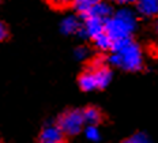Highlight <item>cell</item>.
Masks as SVG:
<instances>
[{
    "label": "cell",
    "instance_id": "1",
    "mask_svg": "<svg viewBox=\"0 0 158 143\" xmlns=\"http://www.w3.org/2000/svg\"><path fill=\"white\" fill-rule=\"evenodd\" d=\"M112 55L108 61L112 65L120 67L126 71H139L143 65L142 51L139 45L135 44L131 38L121 40L112 44Z\"/></svg>",
    "mask_w": 158,
    "mask_h": 143
},
{
    "label": "cell",
    "instance_id": "2",
    "mask_svg": "<svg viewBox=\"0 0 158 143\" xmlns=\"http://www.w3.org/2000/svg\"><path fill=\"white\" fill-rule=\"evenodd\" d=\"M135 27H136V16L130 8L118 10L116 14L104 22V32L112 40V44L131 38Z\"/></svg>",
    "mask_w": 158,
    "mask_h": 143
},
{
    "label": "cell",
    "instance_id": "3",
    "mask_svg": "<svg viewBox=\"0 0 158 143\" xmlns=\"http://www.w3.org/2000/svg\"><path fill=\"white\" fill-rule=\"evenodd\" d=\"M85 124L83 113L79 109H70L61 113V116L57 119V127L63 132V135H77L82 131Z\"/></svg>",
    "mask_w": 158,
    "mask_h": 143
},
{
    "label": "cell",
    "instance_id": "4",
    "mask_svg": "<svg viewBox=\"0 0 158 143\" xmlns=\"http://www.w3.org/2000/svg\"><path fill=\"white\" fill-rule=\"evenodd\" d=\"M82 27L78 32V34L81 37H90V38H95L97 36L102 34L104 33V22L102 19L95 18V16H87L82 21Z\"/></svg>",
    "mask_w": 158,
    "mask_h": 143
},
{
    "label": "cell",
    "instance_id": "5",
    "mask_svg": "<svg viewBox=\"0 0 158 143\" xmlns=\"http://www.w3.org/2000/svg\"><path fill=\"white\" fill-rule=\"evenodd\" d=\"M63 141V132L56 125H47L40 134L41 143H61Z\"/></svg>",
    "mask_w": 158,
    "mask_h": 143
},
{
    "label": "cell",
    "instance_id": "6",
    "mask_svg": "<svg viewBox=\"0 0 158 143\" xmlns=\"http://www.w3.org/2000/svg\"><path fill=\"white\" fill-rule=\"evenodd\" d=\"M136 10L143 16H157L158 15V0H140L136 3Z\"/></svg>",
    "mask_w": 158,
    "mask_h": 143
},
{
    "label": "cell",
    "instance_id": "7",
    "mask_svg": "<svg viewBox=\"0 0 158 143\" xmlns=\"http://www.w3.org/2000/svg\"><path fill=\"white\" fill-rule=\"evenodd\" d=\"M90 69V68H89ZM95 78V83H97V89H105L112 81V72L109 68L104 67L97 68V69H91Z\"/></svg>",
    "mask_w": 158,
    "mask_h": 143
},
{
    "label": "cell",
    "instance_id": "8",
    "mask_svg": "<svg viewBox=\"0 0 158 143\" xmlns=\"http://www.w3.org/2000/svg\"><path fill=\"white\" fill-rule=\"evenodd\" d=\"M82 23L81 21L74 15H70L67 18H64L60 23V30L64 34H74V33H78L79 29H81Z\"/></svg>",
    "mask_w": 158,
    "mask_h": 143
},
{
    "label": "cell",
    "instance_id": "9",
    "mask_svg": "<svg viewBox=\"0 0 158 143\" xmlns=\"http://www.w3.org/2000/svg\"><path fill=\"white\" fill-rule=\"evenodd\" d=\"M89 16H95V18L102 19V21H106L108 18L112 16V7L104 2H95Z\"/></svg>",
    "mask_w": 158,
    "mask_h": 143
},
{
    "label": "cell",
    "instance_id": "10",
    "mask_svg": "<svg viewBox=\"0 0 158 143\" xmlns=\"http://www.w3.org/2000/svg\"><path fill=\"white\" fill-rule=\"evenodd\" d=\"M78 83H79V87L83 91H93L97 89V83H95V78L91 69H87V71H85L83 74L79 76Z\"/></svg>",
    "mask_w": 158,
    "mask_h": 143
},
{
    "label": "cell",
    "instance_id": "11",
    "mask_svg": "<svg viewBox=\"0 0 158 143\" xmlns=\"http://www.w3.org/2000/svg\"><path fill=\"white\" fill-rule=\"evenodd\" d=\"M94 4H95L94 0H78V2L72 3L74 10L79 14L78 18H81V21H83L85 18H87Z\"/></svg>",
    "mask_w": 158,
    "mask_h": 143
},
{
    "label": "cell",
    "instance_id": "12",
    "mask_svg": "<svg viewBox=\"0 0 158 143\" xmlns=\"http://www.w3.org/2000/svg\"><path fill=\"white\" fill-rule=\"evenodd\" d=\"M82 113H83L85 123H87L89 125L98 124V123L101 121V119H102L101 112L98 111L97 108H94V106H87L86 109H83V111H82Z\"/></svg>",
    "mask_w": 158,
    "mask_h": 143
},
{
    "label": "cell",
    "instance_id": "13",
    "mask_svg": "<svg viewBox=\"0 0 158 143\" xmlns=\"http://www.w3.org/2000/svg\"><path fill=\"white\" fill-rule=\"evenodd\" d=\"M94 44L101 51H109V49H112V40L105 34V32L94 38Z\"/></svg>",
    "mask_w": 158,
    "mask_h": 143
},
{
    "label": "cell",
    "instance_id": "14",
    "mask_svg": "<svg viewBox=\"0 0 158 143\" xmlns=\"http://www.w3.org/2000/svg\"><path fill=\"white\" fill-rule=\"evenodd\" d=\"M85 135L90 142H100L101 141V132L95 125H87L85 128Z\"/></svg>",
    "mask_w": 158,
    "mask_h": 143
},
{
    "label": "cell",
    "instance_id": "15",
    "mask_svg": "<svg viewBox=\"0 0 158 143\" xmlns=\"http://www.w3.org/2000/svg\"><path fill=\"white\" fill-rule=\"evenodd\" d=\"M124 143H151L150 138L143 132H138V134H134L132 136L127 139Z\"/></svg>",
    "mask_w": 158,
    "mask_h": 143
},
{
    "label": "cell",
    "instance_id": "16",
    "mask_svg": "<svg viewBox=\"0 0 158 143\" xmlns=\"http://www.w3.org/2000/svg\"><path fill=\"white\" fill-rule=\"evenodd\" d=\"M74 55H75V57H77L78 60H85V59L87 57V55H89V49L85 48V46H78V48L75 49Z\"/></svg>",
    "mask_w": 158,
    "mask_h": 143
},
{
    "label": "cell",
    "instance_id": "17",
    "mask_svg": "<svg viewBox=\"0 0 158 143\" xmlns=\"http://www.w3.org/2000/svg\"><path fill=\"white\" fill-rule=\"evenodd\" d=\"M8 36V30H7V26L4 25L3 22H0V41H4Z\"/></svg>",
    "mask_w": 158,
    "mask_h": 143
},
{
    "label": "cell",
    "instance_id": "18",
    "mask_svg": "<svg viewBox=\"0 0 158 143\" xmlns=\"http://www.w3.org/2000/svg\"><path fill=\"white\" fill-rule=\"evenodd\" d=\"M157 30H158V23H157Z\"/></svg>",
    "mask_w": 158,
    "mask_h": 143
},
{
    "label": "cell",
    "instance_id": "19",
    "mask_svg": "<svg viewBox=\"0 0 158 143\" xmlns=\"http://www.w3.org/2000/svg\"><path fill=\"white\" fill-rule=\"evenodd\" d=\"M0 143H2V141H0Z\"/></svg>",
    "mask_w": 158,
    "mask_h": 143
}]
</instances>
